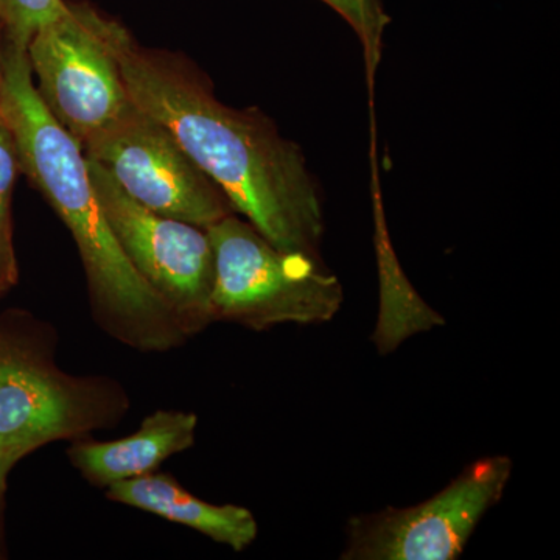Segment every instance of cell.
<instances>
[{
  "mask_svg": "<svg viewBox=\"0 0 560 560\" xmlns=\"http://www.w3.org/2000/svg\"><path fill=\"white\" fill-rule=\"evenodd\" d=\"M206 232L213 253L212 318L264 330L323 324L340 312V280L320 259L276 248L235 213Z\"/></svg>",
  "mask_w": 560,
  "mask_h": 560,
  "instance_id": "3957f363",
  "label": "cell"
},
{
  "mask_svg": "<svg viewBox=\"0 0 560 560\" xmlns=\"http://www.w3.org/2000/svg\"><path fill=\"white\" fill-rule=\"evenodd\" d=\"M101 32L128 97L161 121L191 161L276 248L319 257V187L296 143L256 109H234L173 55L139 46L101 13Z\"/></svg>",
  "mask_w": 560,
  "mask_h": 560,
  "instance_id": "6da1fadb",
  "label": "cell"
},
{
  "mask_svg": "<svg viewBox=\"0 0 560 560\" xmlns=\"http://www.w3.org/2000/svg\"><path fill=\"white\" fill-rule=\"evenodd\" d=\"M77 427L69 390L25 357L0 350V456L24 458Z\"/></svg>",
  "mask_w": 560,
  "mask_h": 560,
  "instance_id": "ba28073f",
  "label": "cell"
},
{
  "mask_svg": "<svg viewBox=\"0 0 560 560\" xmlns=\"http://www.w3.org/2000/svg\"><path fill=\"white\" fill-rule=\"evenodd\" d=\"M66 5V0H0L3 40L27 49L33 35L44 24L60 16Z\"/></svg>",
  "mask_w": 560,
  "mask_h": 560,
  "instance_id": "7c38bea8",
  "label": "cell"
},
{
  "mask_svg": "<svg viewBox=\"0 0 560 560\" xmlns=\"http://www.w3.org/2000/svg\"><path fill=\"white\" fill-rule=\"evenodd\" d=\"M329 5L335 13L340 14L348 22L352 31L359 36L361 44L366 40V14H364L363 0H320Z\"/></svg>",
  "mask_w": 560,
  "mask_h": 560,
  "instance_id": "5bb4252c",
  "label": "cell"
},
{
  "mask_svg": "<svg viewBox=\"0 0 560 560\" xmlns=\"http://www.w3.org/2000/svg\"><path fill=\"white\" fill-rule=\"evenodd\" d=\"M197 422L191 412L158 411L124 440L77 445L73 460L88 478L106 486L153 474L165 459L194 444Z\"/></svg>",
  "mask_w": 560,
  "mask_h": 560,
  "instance_id": "30bf717a",
  "label": "cell"
},
{
  "mask_svg": "<svg viewBox=\"0 0 560 560\" xmlns=\"http://www.w3.org/2000/svg\"><path fill=\"white\" fill-rule=\"evenodd\" d=\"M364 14H366V40H364V58H366L368 80L372 91L375 69L382 58V39L386 25L389 24L383 0H363Z\"/></svg>",
  "mask_w": 560,
  "mask_h": 560,
  "instance_id": "4fadbf2b",
  "label": "cell"
},
{
  "mask_svg": "<svg viewBox=\"0 0 560 560\" xmlns=\"http://www.w3.org/2000/svg\"><path fill=\"white\" fill-rule=\"evenodd\" d=\"M20 459L18 456H0V503H2V497L5 493L7 478H9L10 470Z\"/></svg>",
  "mask_w": 560,
  "mask_h": 560,
  "instance_id": "9a60e30c",
  "label": "cell"
},
{
  "mask_svg": "<svg viewBox=\"0 0 560 560\" xmlns=\"http://www.w3.org/2000/svg\"><path fill=\"white\" fill-rule=\"evenodd\" d=\"M108 499L160 515L205 534L234 551L248 548L257 537L250 511L235 504H212L197 499L165 475H142L108 486Z\"/></svg>",
  "mask_w": 560,
  "mask_h": 560,
  "instance_id": "9c48e42d",
  "label": "cell"
},
{
  "mask_svg": "<svg viewBox=\"0 0 560 560\" xmlns=\"http://www.w3.org/2000/svg\"><path fill=\"white\" fill-rule=\"evenodd\" d=\"M3 65H2V36H0V88H2Z\"/></svg>",
  "mask_w": 560,
  "mask_h": 560,
  "instance_id": "2e32d148",
  "label": "cell"
},
{
  "mask_svg": "<svg viewBox=\"0 0 560 560\" xmlns=\"http://www.w3.org/2000/svg\"><path fill=\"white\" fill-rule=\"evenodd\" d=\"M0 120L20 168L38 187L79 246L92 293L114 315L149 324L172 311L121 250L91 183L79 140L51 116L36 91L27 49L2 40Z\"/></svg>",
  "mask_w": 560,
  "mask_h": 560,
  "instance_id": "7a4b0ae2",
  "label": "cell"
},
{
  "mask_svg": "<svg viewBox=\"0 0 560 560\" xmlns=\"http://www.w3.org/2000/svg\"><path fill=\"white\" fill-rule=\"evenodd\" d=\"M81 149L132 200L161 215L208 230L235 213L226 195L190 160L172 132L132 102Z\"/></svg>",
  "mask_w": 560,
  "mask_h": 560,
  "instance_id": "277c9868",
  "label": "cell"
},
{
  "mask_svg": "<svg viewBox=\"0 0 560 560\" xmlns=\"http://www.w3.org/2000/svg\"><path fill=\"white\" fill-rule=\"evenodd\" d=\"M98 21L88 3L68 2L27 47L40 101L80 145L131 102Z\"/></svg>",
  "mask_w": 560,
  "mask_h": 560,
  "instance_id": "8992f818",
  "label": "cell"
},
{
  "mask_svg": "<svg viewBox=\"0 0 560 560\" xmlns=\"http://www.w3.org/2000/svg\"><path fill=\"white\" fill-rule=\"evenodd\" d=\"M7 289L3 287L2 280H0V294L5 293Z\"/></svg>",
  "mask_w": 560,
  "mask_h": 560,
  "instance_id": "e0dca14e",
  "label": "cell"
},
{
  "mask_svg": "<svg viewBox=\"0 0 560 560\" xmlns=\"http://www.w3.org/2000/svg\"><path fill=\"white\" fill-rule=\"evenodd\" d=\"M16 147L9 128L0 120V280L7 290L18 282V260L13 245L11 200L20 172Z\"/></svg>",
  "mask_w": 560,
  "mask_h": 560,
  "instance_id": "8fae6325",
  "label": "cell"
},
{
  "mask_svg": "<svg viewBox=\"0 0 560 560\" xmlns=\"http://www.w3.org/2000/svg\"><path fill=\"white\" fill-rule=\"evenodd\" d=\"M88 168L110 231L136 271L187 319L212 318L213 253L208 232L139 205L98 162L88 160Z\"/></svg>",
  "mask_w": 560,
  "mask_h": 560,
  "instance_id": "52a82bcc",
  "label": "cell"
},
{
  "mask_svg": "<svg viewBox=\"0 0 560 560\" xmlns=\"http://www.w3.org/2000/svg\"><path fill=\"white\" fill-rule=\"evenodd\" d=\"M511 474V458L488 456L422 503L350 518L341 559H458L486 512L503 497Z\"/></svg>",
  "mask_w": 560,
  "mask_h": 560,
  "instance_id": "5b68a950",
  "label": "cell"
}]
</instances>
